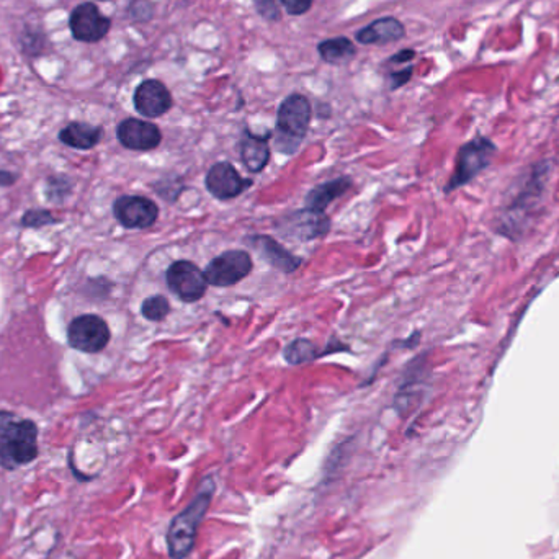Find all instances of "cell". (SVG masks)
<instances>
[{
	"instance_id": "11",
	"label": "cell",
	"mask_w": 559,
	"mask_h": 559,
	"mask_svg": "<svg viewBox=\"0 0 559 559\" xmlns=\"http://www.w3.org/2000/svg\"><path fill=\"white\" fill-rule=\"evenodd\" d=\"M280 231L286 237H295L299 241H313L321 239L330 231V220L328 214L314 210H298L295 213L286 214L280 220Z\"/></svg>"
},
{
	"instance_id": "5",
	"label": "cell",
	"mask_w": 559,
	"mask_h": 559,
	"mask_svg": "<svg viewBox=\"0 0 559 559\" xmlns=\"http://www.w3.org/2000/svg\"><path fill=\"white\" fill-rule=\"evenodd\" d=\"M496 154V144L485 136H477L463 144L454 164V175L448 180L445 191L458 190L471 180H475L483 170L489 167Z\"/></svg>"
},
{
	"instance_id": "6",
	"label": "cell",
	"mask_w": 559,
	"mask_h": 559,
	"mask_svg": "<svg viewBox=\"0 0 559 559\" xmlns=\"http://www.w3.org/2000/svg\"><path fill=\"white\" fill-rule=\"evenodd\" d=\"M69 347L84 353H98L110 344L112 332L104 317L82 314L71 321L67 328Z\"/></svg>"
},
{
	"instance_id": "10",
	"label": "cell",
	"mask_w": 559,
	"mask_h": 559,
	"mask_svg": "<svg viewBox=\"0 0 559 559\" xmlns=\"http://www.w3.org/2000/svg\"><path fill=\"white\" fill-rule=\"evenodd\" d=\"M252 179H244L231 162H218L208 170L205 177L206 190L212 193L216 200H232L243 195L244 191L252 187Z\"/></svg>"
},
{
	"instance_id": "13",
	"label": "cell",
	"mask_w": 559,
	"mask_h": 559,
	"mask_svg": "<svg viewBox=\"0 0 559 559\" xmlns=\"http://www.w3.org/2000/svg\"><path fill=\"white\" fill-rule=\"evenodd\" d=\"M116 137L123 148L146 152L162 143V133L154 123L137 118L123 120L116 128Z\"/></svg>"
},
{
	"instance_id": "8",
	"label": "cell",
	"mask_w": 559,
	"mask_h": 559,
	"mask_svg": "<svg viewBox=\"0 0 559 559\" xmlns=\"http://www.w3.org/2000/svg\"><path fill=\"white\" fill-rule=\"evenodd\" d=\"M167 286L183 303H197L206 293L208 282L200 267L190 260H177L166 272Z\"/></svg>"
},
{
	"instance_id": "18",
	"label": "cell",
	"mask_w": 559,
	"mask_h": 559,
	"mask_svg": "<svg viewBox=\"0 0 559 559\" xmlns=\"http://www.w3.org/2000/svg\"><path fill=\"white\" fill-rule=\"evenodd\" d=\"M352 187H353V182L348 177H338V179L316 185L314 189L307 191V198H305L307 208L324 213L329 205H332L340 197H344Z\"/></svg>"
},
{
	"instance_id": "25",
	"label": "cell",
	"mask_w": 559,
	"mask_h": 559,
	"mask_svg": "<svg viewBox=\"0 0 559 559\" xmlns=\"http://www.w3.org/2000/svg\"><path fill=\"white\" fill-rule=\"evenodd\" d=\"M58 220L54 218L53 213L44 208H32L28 212L23 213L21 216L20 226L27 229H42L44 226H51L58 224Z\"/></svg>"
},
{
	"instance_id": "21",
	"label": "cell",
	"mask_w": 559,
	"mask_h": 559,
	"mask_svg": "<svg viewBox=\"0 0 559 559\" xmlns=\"http://www.w3.org/2000/svg\"><path fill=\"white\" fill-rule=\"evenodd\" d=\"M321 58L330 64H345L355 56V46L347 38H336L317 46Z\"/></svg>"
},
{
	"instance_id": "22",
	"label": "cell",
	"mask_w": 559,
	"mask_h": 559,
	"mask_svg": "<svg viewBox=\"0 0 559 559\" xmlns=\"http://www.w3.org/2000/svg\"><path fill=\"white\" fill-rule=\"evenodd\" d=\"M73 189H74L73 180L69 179L67 175L58 174V175H50V177L46 179L44 195H46L48 201L59 205V203H64V201L71 197Z\"/></svg>"
},
{
	"instance_id": "14",
	"label": "cell",
	"mask_w": 559,
	"mask_h": 559,
	"mask_svg": "<svg viewBox=\"0 0 559 559\" xmlns=\"http://www.w3.org/2000/svg\"><path fill=\"white\" fill-rule=\"evenodd\" d=\"M249 244L267 264L272 265L274 268L283 274H293L303 264L301 257H296L295 253L290 252L282 244L267 234L251 236Z\"/></svg>"
},
{
	"instance_id": "4",
	"label": "cell",
	"mask_w": 559,
	"mask_h": 559,
	"mask_svg": "<svg viewBox=\"0 0 559 559\" xmlns=\"http://www.w3.org/2000/svg\"><path fill=\"white\" fill-rule=\"evenodd\" d=\"M311 121V105L307 97L293 94L286 97L276 115V146L278 151L291 154L307 136Z\"/></svg>"
},
{
	"instance_id": "7",
	"label": "cell",
	"mask_w": 559,
	"mask_h": 559,
	"mask_svg": "<svg viewBox=\"0 0 559 559\" xmlns=\"http://www.w3.org/2000/svg\"><path fill=\"white\" fill-rule=\"evenodd\" d=\"M253 262L251 253L245 251H226L210 260L203 270L208 285L218 288L237 285L252 272Z\"/></svg>"
},
{
	"instance_id": "3",
	"label": "cell",
	"mask_w": 559,
	"mask_h": 559,
	"mask_svg": "<svg viewBox=\"0 0 559 559\" xmlns=\"http://www.w3.org/2000/svg\"><path fill=\"white\" fill-rule=\"evenodd\" d=\"M549 167L547 164H540L533 167L532 174H527L520 179V187L514 193V197L507 203L506 212L502 214V228H506V234L520 229L527 222L532 213L537 210L547 187Z\"/></svg>"
},
{
	"instance_id": "12",
	"label": "cell",
	"mask_w": 559,
	"mask_h": 559,
	"mask_svg": "<svg viewBox=\"0 0 559 559\" xmlns=\"http://www.w3.org/2000/svg\"><path fill=\"white\" fill-rule=\"evenodd\" d=\"M110 19L102 15L97 5L90 2L77 5L69 19V28L77 42H100L102 38H105L106 33L110 32Z\"/></svg>"
},
{
	"instance_id": "28",
	"label": "cell",
	"mask_w": 559,
	"mask_h": 559,
	"mask_svg": "<svg viewBox=\"0 0 559 559\" xmlns=\"http://www.w3.org/2000/svg\"><path fill=\"white\" fill-rule=\"evenodd\" d=\"M280 2L285 5L286 11L291 15H303L313 5V0H280Z\"/></svg>"
},
{
	"instance_id": "26",
	"label": "cell",
	"mask_w": 559,
	"mask_h": 559,
	"mask_svg": "<svg viewBox=\"0 0 559 559\" xmlns=\"http://www.w3.org/2000/svg\"><path fill=\"white\" fill-rule=\"evenodd\" d=\"M129 13L135 20H149L152 15V4L149 0H135L129 5Z\"/></svg>"
},
{
	"instance_id": "27",
	"label": "cell",
	"mask_w": 559,
	"mask_h": 559,
	"mask_svg": "<svg viewBox=\"0 0 559 559\" xmlns=\"http://www.w3.org/2000/svg\"><path fill=\"white\" fill-rule=\"evenodd\" d=\"M257 11L260 12V15L265 17L267 20H276L278 19V9H276V2L275 0H253Z\"/></svg>"
},
{
	"instance_id": "31",
	"label": "cell",
	"mask_w": 559,
	"mask_h": 559,
	"mask_svg": "<svg viewBox=\"0 0 559 559\" xmlns=\"http://www.w3.org/2000/svg\"><path fill=\"white\" fill-rule=\"evenodd\" d=\"M414 56H415V53H414L412 50H404L401 53L392 56L391 61H394V63H404V61H411Z\"/></svg>"
},
{
	"instance_id": "23",
	"label": "cell",
	"mask_w": 559,
	"mask_h": 559,
	"mask_svg": "<svg viewBox=\"0 0 559 559\" xmlns=\"http://www.w3.org/2000/svg\"><path fill=\"white\" fill-rule=\"evenodd\" d=\"M21 50L28 56H40L46 48V35L42 27L25 25L20 36Z\"/></svg>"
},
{
	"instance_id": "15",
	"label": "cell",
	"mask_w": 559,
	"mask_h": 559,
	"mask_svg": "<svg viewBox=\"0 0 559 559\" xmlns=\"http://www.w3.org/2000/svg\"><path fill=\"white\" fill-rule=\"evenodd\" d=\"M133 102L137 113L148 118L166 115L172 108V96L167 87L159 81H144L137 85Z\"/></svg>"
},
{
	"instance_id": "16",
	"label": "cell",
	"mask_w": 559,
	"mask_h": 559,
	"mask_svg": "<svg viewBox=\"0 0 559 559\" xmlns=\"http://www.w3.org/2000/svg\"><path fill=\"white\" fill-rule=\"evenodd\" d=\"M350 350L347 344L338 342V338H332L328 345L324 348L319 347L314 342L307 340V338H295L293 342H290L283 348V357H285L288 365H305L311 363L314 360L326 357L329 353H338V352H345Z\"/></svg>"
},
{
	"instance_id": "19",
	"label": "cell",
	"mask_w": 559,
	"mask_h": 559,
	"mask_svg": "<svg viewBox=\"0 0 559 559\" xmlns=\"http://www.w3.org/2000/svg\"><path fill=\"white\" fill-rule=\"evenodd\" d=\"M102 136H104L102 128L94 127L84 121H73L59 131V141L64 146L79 149V151L96 148L97 144L102 141Z\"/></svg>"
},
{
	"instance_id": "29",
	"label": "cell",
	"mask_w": 559,
	"mask_h": 559,
	"mask_svg": "<svg viewBox=\"0 0 559 559\" xmlns=\"http://www.w3.org/2000/svg\"><path fill=\"white\" fill-rule=\"evenodd\" d=\"M411 75L412 67H408V69H404L401 73H396V74L391 75V81H392L391 89H398V87L406 84V82L411 79Z\"/></svg>"
},
{
	"instance_id": "9",
	"label": "cell",
	"mask_w": 559,
	"mask_h": 559,
	"mask_svg": "<svg viewBox=\"0 0 559 559\" xmlns=\"http://www.w3.org/2000/svg\"><path fill=\"white\" fill-rule=\"evenodd\" d=\"M113 216L127 229H148L158 221L159 206L148 197L123 195L113 201Z\"/></svg>"
},
{
	"instance_id": "20",
	"label": "cell",
	"mask_w": 559,
	"mask_h": 559,
	"mask_svg": "<svg viewBox=\"0 0 559 559\" xmlns=\"http://www.w3.org/2000/svg\"><path fill=\"white\" fill-rule=\"evenodd\" d=\"M404 27L396 19H381L357 33V40L363 44H383L401 40Z\"/></svg>"
},
{
	"instance_id": "30",
	"label": "cell",
	"mask_w": 559,
	"mask_h": 559,
	"mask_svg": "<svg viewBox=\"0 0 559 559\" xmlns=\"http://www.w3.org/2000/svg\"><path fill=\"white\" fill-rule=\"evenodd\" d=\"M19 179H20V175L15 172L0 170V187H12Z\"/></svg>"
},
{
	"instance_id": "1",
	"label": "cell",
	"mask_w": 559,
	"mask_h": 559,
	"mask_svg": "<svg viewBox=\"0 0 559 559\" xmlns=\"http://www.w3.org/2000/svg\"><path fill=\"white\" fill-rule=\"evenodd\" d=\"M40 429L32 419H20L17 414L0 411V468L17 471L33 463L38 454Z\"/></svg>"
},
{
	"instance_id": "2",
	"label": "cell",
	"mask_w": 559,
	"mask_h": 559,
	"mask_svg": "<svg viewBox=\"0 0 559 559\" xmlns=\"http://www.w3.org/2000/svg\"><path fill=\"white\" fill-rule=\"evenodd\" d=\"M214 485L210 479L203 483L200 493L189 506L172 518L167 530V549L170 559L187 558L193 549L203 518L212 504Z\"/></svg>"
},
{
	"instance_id": "24",
	"label": "cell",
	"mask_w": 559,
	"mask_h": 559,
	"mask_svg": "<svg viewBox=\"0 0 559 559\" xmlns=\"http://www.w3.org/2000/svg\"><path fill=\"white\" fill-rule=\"evenodd\" d=\"M170 303L166 296H149L141 305V314L151 322H160L169 316Z\"/></svg>"
},
{
	"instance_id": "17",
	"label": "cell",
	"mask_w": 559,
	"mask_h": 559,
	"mask_svg": "<svg viewBox=\"0 0 559 559\" xmlns=\"http://www.w3.org/2000/svg\"><path fill=\"white\" fill-rule=\"evenodd\" d=\"M270 137H272V133H267L262 136L252 135L249 131L244 133L241 144H239V154H241L245 169L249 172L259 174L267 167L270 160V146H268Z\"/></svg>"
}]
</instances>
